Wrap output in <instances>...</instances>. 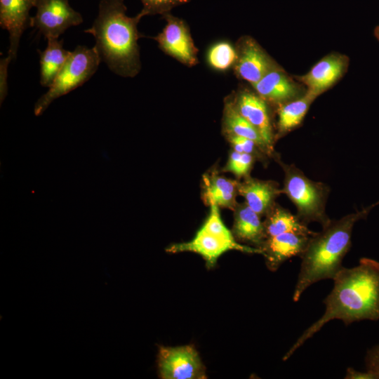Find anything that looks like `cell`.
<instances>
[{"instance_id":"obj_6","label":"cell","mask_w":379,"mask_h":379,"mask_svg":"<svg viewBox=\"0 0 379 379\" xmlns=\"http://www.w3.org/2000/svg\"><path fill=\"white\" fill-rule=\"evenodd\" d=\"M157 364L163 379H204L206 368L192 345L159 346Z\"/></svg>"},{"instance_id":"obj_24","label":"cell","mask_w":379,"mask_h":379,"mask_svg":"<svg viewBox=\"0 0 379 379\" xmlns=\"http://www.w3.org/2000/svg\"><path fill=\"white\" fill-rule=\"evenodd\" d=\"M209 205L211 206L210 213L199 230L229 241L238 242L232 231L222 222L219 206L214 203H211Z\"/></svg>"},{"instance_id":"obj_3","label":"cell","mask_w":379,"mask_h":379,"mask_svg":"<svg viewBox=\"0 0 379 379\" xmlns=\"http://www.w3.org/2000/svg\"><path fill=\"white\" fill-rule=\"evenodd\" d=\"M379 201L343 218L331 220L322 231L310 237L301 255L300 269L293 295L297 302L311 285L324 279H333L343 267L342 262L351 247L354 224L365 219Z\"/></svg>"},{"instance_id":"obj_22","label":"cell","mask_w":379,"mask_h":379,"mask_svg":"<svg viewBox=\"0 0 379 379\" xmlns=\"http://www.w3.org/2000/svg\"><path fill=\"white\" fill-rule=\"evenodd\" d=\"M224 125L228 134L236 135L254 141L267 156V147L259 132L237 109L234 104L226 103L224 109Z\"/></svg>"},{"instance_id":"obj_11","label":"cell","mask_w":379,"mask_h":379,"mask_svg":"<svg viewBox=\"0 0 379 379\" xmlns=\"http://www.w3.org/2000/svg\"><path fill=\"white\" fill-rule=\"evenodd\" d=\"M238 112L260 134L270 157L274 156V136L265 100L259 95L244 91L239 94L234 103Z\"/></svg>"},{"instance_id":"obj_16","label":"cell","mask_w":379,"mask_h":379,"mask_svg":"<svg viewBox=\"0 0 379 379\" xmlns=\"http://www.w3.org/2000/svg\"><path fill=\"white\" fill-rule=\"evenodd\" d=\"M264 100L283 105L298 94L296 85L281 70L272 68L253 85Z\"/></svg>"},{"instance_id":"obj_8","label":"cell","mask_w":379,"mask_h":379,"mask_svg":"<svg viewBox=\"0 0 379 379\" xmlns=\"http://www.w3.org/2000/svg\"><path fill=\"white\" fill-rule=\"evenodd\" d=\"M166 25L162 32L154 39L159 48L166 54L173 57L187 66L198 62L197 49L191 37L189 27L184 20L170 13L163 15Z\"/></svg>"},{"instance_id":"obj_27","label":"cell","mask_w":379,"mask_h":379,"mask_svg":"<svg viewBox=\"0 0 379 379\" xmlns=\"http://www.w3.org/2000/svg\"><path fill=\"white\" fill-rule=\"evenodd\" d=\"M229 141L234 151L241 153H248L254 155L258 150L262 152L256 143L246 138L241 136L229 134Z\"/></svg>"},{"instance_id":"obj_1","label":"cell","mask_w":379,"mask_h":379,"mask_svg":"<svg viewBox=\"0 0 379 379\" xmlns=\"http://www.w3.org/2000/svg\"><path fill=\"white\" fill-rule=\"evenodd\" d=\"M333 281V288L324 301L325 312L286 352L284 361L331 320L340 319L349 325L379 319V262L362 258L357 266L343 267Z\"/></svg>"},{"instance_id":"obj_14","label":"cell","mask_w":379,"mask_h":379,"mask_svg":"<svg viewBox=\"0 0 379 379\" xmlns=\"http://www.w3.org/2000/svg\"><path fill=\"white\" fill-rule=\"evenodd\" d=\"M238 192L244 197L245 203L260 217L267 215L275 204L277 197L283 194L277 182L249 175L239 182Z\"/></svg>"},{"instance_id":"obj_21","label":"cell","mask_w":379,"mask_h":379,"mask_svg":"<svg viewBox=\"0 0 379 379\" xmlns=\"http://www.w3.org/2000/svg\"><path fill=\"white\" fill-rule=\"evenodd\" d=\"M239 182L214 175L205 179V201L219 207L234 209Z\"/></svg>"},{"instance_id":"obj_13","label":"cell","mask_w":379,"mask_h":379,"mask_svg":"<svg viewBox=\"0 0 379 379\" xmlns=\"http://www.w3.org/2000/svg\"><path fill=\"white\" fill-rule=\"evenodd\" d=\"M234 69L237 74L255 84L273 68L268 56L253 39L244 40L239 47Z\"/></svg>"},{"instance_id":"obj_5","label":"cell","mask_w":379,"mask_h":379,"mask_svg":"<svg viewBox=\"0 0 379 379\" xmlns=\"http://www.w3.org/2000/svg\"><path fill=\"white\" fill-rule=\"evenodd\" d=\"M101 62L95 47L78 46L67 60L48 91L36 102L34 114H41L56 98L66 95L87 81Z\"/></svg>"},{"instance_id":"obj_12","label":"cell","mask_w":379,"mask_h":379,"mask_svg":"<svg viewBox=\"0 0 379 379\" xmlns=\"http://www.w3.org/2000/svg\"><path fill=\"white\" fill-rule=\"evenodd\" d=\"M310 236L295 233H285L267 237L260 247L265 257L267 268L272 272L286 260L301 255L305 251Z\"/></svg>"},{"instance_id":"obj_29","label":"cell","mask_w":379,"mask_h":379,"mask_svg":"<svg viewBox=\"0 0 379 379\" xmlns=\"http://www.w3.org/2000/svg\"><path fill=\"white\" fill-rule=\"evenodd\" d=\"M12 59L7 56L0 60V100L1 104L8 93V68Z\"/></svg>"},{"instance_id":"obj_2","label":"cell","mask_w":379,"mask_h":379,"mask_svg":"<svg viewBox=\"0 0 379 379\" xmlns=\"http://www.w3.org/2000/svg\"><path fill=\"white\" fill-rule=\"evenodd\" d=\"M124 0H101L98 14L92 26L84 32L95 39V47L109 69L126 77H135L140 70L138 40L142 37L137 25L145 13L126 15Z\"/></svg>"},{"instance_id":"obj_4","label":"cell","mask_w":379,"mask_h":379,"mask_svg":"<svg viewBox=\"0 0 379 379\" xmlns=\"http://www.w3.org/2000/svg\"><path fill=\"white\" fill-rule=\"evenodd\" d=\"M278 161L284 173L282 192L295 205L297 216L306 225L316 222L322 228L327 226L332 220L326 213L328 185L310 179L294 164Z\"/></svg>"},{"instance_id":"obj_30","label":"cell","mask_w":379,"mask_h":379,"mask_svg":"<svg viewBox=\"0 0 379 379\" xmlns=\"http://www.w3.org/2000/svg\"><path fill=\"white\" fill-rule=\"evenodd\" d=\"M345 378L346 379H373L371 375L366 371L361 372L354 368H348Z\"/></svg>"},{"instance_id":"obj_25","label":"cell","mask_w":379,"mask_h":379,"mask_svg":"<svg viewBox=\"0 0 379 379\" xmlns=\"http://www.w3.org/2000/svg\"><path fill=\"white\" fill-rule=\"evenodd\" d=\"M254 162V155L232 151L224 168L237 178L247 177Z\"/></svg>"},{"instance_id":"obj_26","label":"cell","mask_w":379,"mask_h":379,"mask_svg":"<svg viewBox=\"0 0 379 379\" xmlns=\"http://www.w3.org/2000/svg\"><path fill=\"white\" fill-rule=\"evenodd\" d=\"M143 5L141 10L145 15L170 13V11L182 4H187L190 0H140Z\"/></svg>"},{"instance_id":"obj_28","label":"cell","mask_w":379,"mask_h":379,"mask_svg":"<svg viewBox=\"0 0 379 379\" xmlns=\"http://www.w3.org/2000/svg\"><path fill=\"white\" fill-rule=\"evenodd\" d=\"M366 371L373 379H379V345L369 349L365 357Z\"/></svg>"},{"instance_id":"obj_23","label":"cell","mask_w":379,"mask_h":379,"mask_svg":"<svg viewBox=\"0 0 379 379\" xmlns=\"http://www.w3.org/2000/svg\"><path fill=\"white\" fill-rule=\"evenodd\" d=\"M237 52L228 42L221 41L214 44L208 51L207 60L215 69L224 71L235 63Z\"/></svg>"},{"instance_id":"obj_31","label":"cell","mask_w":379,"mask_h":379,"mask_svg":"<svg viewBox=\"0 0 379 379\" xmlns=\"http://www.w3.org/2000/svg\"><path fill=\"white\" fill-rule=\"evenodd\" d=\"M376 34H377V36L379 37V27L377 28L376 29Z\"/></svg>"},{"instance_id":"obj_19","label":"cell","mask_w":379,"mask_h":379,"mask_svg":"<svg viewBox=\"0 0 379 379\" xmlns=\"http://www.w3.org/2000/svg\"><path fill=\"white\" fill-rule=\"evenodd\" d=\"M46 48L39 52L40 83L44 87H50L68 60L71 51L63 48L62 40L49 38Z\"/></svg>"},{"instance_id":"obj_7","label":"cell","mask_w":379,"mask_h":379,"mask_svg":"<svg viewBox=\"0 0 379 379\" xmlns=\"http://www.w3.org/2000/svg\"><path fill=\"white\" fill-rule=\"evenodd\" d=\"M36 12L31 17L30 27L37 29L46 39L58 37L66 29L83 22L80 13L68 0H36Z\"/></svg>"},{"instance_id":"obj_10","label":"cell","mask_w":379,"mask_h":379,"mask_svg":"<svg viewBox=\"0 0 379 379\" xmlns=\"http://www.w3.org/2000/svg\"><path fill=\"white\" fill-rule=\"evenodd\" d=\"M36 0H0V25L9 34L8 56L12 60L17 55L23 32L30 26L29 11Z\"/></svg>"},{"instance_id":"obj_20","label":"cell","mask_w":379,"mask_h":379,"mask_svg":"<svg viewBox=\"0 0 379 379\" xmlns=\"http://www.w3.org/2000/svg\"><path fill=\"white\" fill-rule=\"evenodd\" d=\"M317 97V95L308 91L302 98L280 105L278 110V138L301 124L310 105Z\"/></svg>"},{"instance_id":"obj_18","label":"cell","mask_w":379,"mask_h":379,"mask_svg":"<svg viewBox=\"0 0 379 379\" xmlns=\"http://www.w3.org/2000/svg\"><path fill=\"white\" fill-rule=\"evenodd\" d=\"M265 216L263 225L267 238L285 233L310 237L317 233L310 230L297 215L276 204Z\"/></svg>"},{"instance_id":"obj_9","label":"cell","mask_w":379,"mask_h":379,"mask_svg":"<svg viewBox=\"0 0 379 379\" xmlns=\"http://www.w3.org/2000/svg\"><path fill=\"white\" fill-rule=\"evenodd\" d=\"M230 250L239 251L246 253L262 254L258 248L245 246L239 242L229 241L199 230L194 237L187 242L173 244L166 248V252L176 253L193 252L200 255L205 260L208 268L213 267L219 257Z\"/></svg>"},{"instance_id":"obj_17","label":"cell","mask_w":379,"mask_h":379,"mask_svg":"<svg viewBox=\"0 0 379 379\" xmlns=\"http://www.w3.org/2000/svg\"><path fill=\"white\" fill-rule=\"evenodd\" d=\"M345 60L338 55H330L321 60L310 71L300 77L308 91L317 96L332 86L342 75Z\"/></svg>"},{"instance_id":"obj_15","label":"cell","mask_w":379,"mask_h":379,"mask_svg":"<svg viewBox=\"0 0 379 379\" xmlns=\"http://www.w3.org/2000/svg\"><path fill=\"white\" fill-rule=\"evenodd\" d=\"M234 210V220L232 232L237 241L260 248L266 234L260 216L245 202L237 204Z\"/></svg>"}]
</instances>
